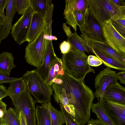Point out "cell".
<instances>
[{
  "instance_id": "37",
  "label": "cell",
  "mask_w": 125,
  "mask_h": 125,
  "mask_svg": "<svg viewBox=\"0 0 125 125\" xmlns=\"http://www.w3.org/2000/svg\"><path fill=\"white\" fill-rule=\"evenodd\" d=\"M7 105L2 101H0V118H2L7 110Z\"/></svg>"
},
{
  "instance_id": "18",
  "label": "cell",
  "mask_w": 125,
  "mask_h": 125,
  "mask_svg": "<svg viewBox=\"0 0 125 125\" xmlns=\"http://www.w3.org/2000/svg\"><path fill=\"white\" fill-rule=\"evenodd\" d=\"M80 35L90 46L99 49L119 61L125 63V56L115 50L106 42H100L83 36L81 34Z\"/></svg>"
},
{
  "instance_id": "33",
  "label": "cell",
  "mask_w": 125,
  "mask_h": 125,
  "mask_svg": "<svg viewBox=\"0 0 125 125\" xmlns=\"http://www.w3.org/2000/svg\"><path fill=\"white\" fill-rule=\"evenodd\" d=\"M87 61L88 64L93 66H97L103 63L102 61L96 56L90 55L88 57Z\"/></svg>"
},
{
  "instance_id": "8",
  "label": "cell",
  "mask_w": 125,
  "mask_h": 125,
  "mask_svg": "<svg viewBox=\"0 0 125 125\" xmlns=\"http://www.w3.org/2000/svg\"><path fill=\"white\" fill-rule=\"evenodd\" d=\"M32 14L30 8L22 15L12 26L10 34L19 45L27 41Z\"/></svg>"
},
{
  "instance_id": "44",
  "label": "cell",
  "mask_w": 125,
  "mask_h": 125,
  "mask_svg": "<svg viewBox=\"0 0 125 125\" xmlns=\"http://www.w3.org/2000/svg\"><path fill=\"white\" fill-rule=\"evenodd\" d=\"M6 90V88L4 85L0 84V92H2Z\"/></svg>"
},
{
  "instance_id": "40",
  "label": "cell",
  "mask_w": 125,
  "mask_h": 125,
  "mask_svg": "<svg viewBox=\"0 0 125 125\" xmlns=\"http://www.w3.org/2000/svg\"><path fill=\"white\" fill-rule=\"evenodd\" d=\"M46 33L44 35V37L46 40L48 41H52L53 40H57V38L54 36L52 35H49L46 34Z\"/></svg>"
},
{
  "instance_id": "20",
  "label": "cell",
  "mask_w": 125,
  "mask_h": 125,
  "mask_svg": "<svg viewBox=\"0 0 125 125\" xmlns=\"http://www.w3.org/2000/svg\"><path fill=\"white\" fill-rule=\"evenodd\" d=\"M65 70L62 59L55 57L51 66L46 82L51 86L54 81L64 73Z\"/></svg>"
},
{
  "instance_id": "26",
  "label": "cell",
  "mask_w": 125,
  "mask_h": 125,
  "mask_svg": "<svg viewBox=\"0 0 125 125\" xmlns=\"http://www.w3.org/2000/svg\"><path fill=\"white\" fill-rule=\"evenodd\" d=\"M2 120L4 125H21L19 114L11 107L6 110L2 117Z\"/></svg>"
},
{
  "instance_id": "24",
  "label": "cell",
  "mask_w": 125,
  "mask_h": 125,
  "mask_svg": "<svg viewBox=\"0 0 125 125\" xmlns=\"http://www.w3.org/2000/svg\"><path fill=\"white\" fill-rule=\"evenodd\" d=\"M35 113L36 125H52L49 111L42 104L40 106H36Z\"/></svg>"
},
{
  "instance_id": "41",
  "label": "cell",
  "mask_w": 125,
  "mask_h": 125,
  "mask_svg": "<svg viewBox=\"0 0 125 125\" xmlns=\"http://www.w3.org/2000/svg\"><path fill=\"white\" fill-rule=\"evenodd\" d=\"M114 2L117 5L121 6H125V0H113Z\"/></svg>"
},
{
  "instance_id": "39",
  "label": "cell",
  "mask_w": 125,
  "mask_h": 125,
  "mask_svg": "<svg viewBox=\"0 0 125 125\" xmlns=\"http://www.w3.org/2000/svg\"><path fill=\"white\" fill-rule=\"evenodd\" d=\"M19 117L21 122V125H27L26 120L21 112L19 113Z\"/></svg>"
},
{
  "instance_id": "23",
  "label": "cell",
  "mask_w": 125,
  "mask_h": 125,
  "mask_svg": "<svg viewBox=\"0 0 125 125\" xmlns=\"http://www.w3.org/2000/svg\"><path fill=\"white\" fill-rule=\"evenodd\" d=\"M10 84L7 89L6 93L8 96L10 97L12 101L27 90L26 83L23 78Z\"/></svg>"
},
{
  "instance_id": "9",
  "label": "cell",
  "mask_w": 125,
  "mask_h": 125,
  "mask_svg": "<svg viewBox=\"0 0 125 125\" xmlns=\"http://www.w3.org/2000/svg\"><path fill=\"white\" fill-rule=\"evenodd\" d=\"M116 73V72L107 67L101 71L96 76L94 83L96 90L94 95L100 103L103 101L104 92L107 86L117 82L118 79Z\"/></svg>"
},
{
  "instance_id": "12",
  "label": "cell",
  "mask_w": 125,
  "mask_h": 125,
  "mask_svg": "<svg viewBox=\"0 0 125 125\" xmlns=\"http://www.w3.org/2000/svg\"><path fill=\"white\" fill-rule=\"evenodd\" d=\"M54 5L51 0H31V8L33 13H37L44 17L48 24V30L52 32V17Z\"/></svg>"
},
{
  "instance_id": "1",
  "label": "cell",
  "mask_w": 125,
  "mask_h": 125,
  "mask_svg": "<svg viewBox=\"0 0 125 125\" xmlns=\"http://www.w3.org/2000/svg\"><path fill=\"white\" fill-rule=\"evenodd\" d=\"M51 86L55 101L64 108L69 105L73 106L76 121L83 125L87 123L94 95L84 81L74 78L65 71Z\"/></svg>"
},
{
  "instance_id": "14",
  "label": "cell",
  "mask_w": 125,
  "mask_h": 125,
  "mask_svg": "<svg viewBox=\"0 0 125 125\" xmlns=\"http://www.w3.org/2000/svg\"><path fill=\"white\" fill-rule=\"evenodd\" d=\"M56 56L54 51L52 41H49L43 63L36 69L45 82H46L51 66Z\"/></svg>"
},
{
  "instance_id": "38",
  "label": "cell",
  "mask_w": 125,
  "mask_h": 125,
  "mask_svg": "<svg viewBox=\"0 0 125 125\" xmlns=\"http://www.w3.org/2000/svg\"><path fill=\"white\" fill-rule=\"evenodd\" d=\"M87 123L91 124L93 125H107L98 119L96 120L90 119Z\"/></svg>"
},
{
  "instance_id": "13",
  "label": "cell",
  "mask_w": 125,
  "mask_h": 125,
  "mask_svg": "<svg viewBox=\"0 0 125 125\" xmlns=\"http://www.w3.org/2000/svg\"><path fill=\"white\" fill-rule=\"evenodd\" d=\"M47 26V23L44 17L38 13H33L27 41L29 42L33 41Z\"/></svg>"
},
{
  "instance_id": "22",
  "label": "cell",
  "mask_w": 125,
  "mask_h": 125,
  "mask_svg": "<svg viewBox=\"0 0 125 125\" xmlns=\"http://www.w3.org/2000/svg\"><path fill=\"white\" fill-rule=\"evenodd\" d=\"M14 58L10 52H3L0 54V73L9 76L11 70L16 67Z\"/></svg>"
},
{
  "instance_id": "3",
  "label": "cell",
  "mask_w": 125,
  "mask_h": 125,
  "mask_svg": "<svg viewBox=\"0 0 125 125\" xmlns=\"http://www.w3.org/2000/svg\"><path fill=\"white\" fill-rule=\"evenodd\" d=\"M88 10L101 27L106 20L125 16V6H118L113 0H88Z\"/></svg>"
},
{
  "instance_id": "32",
  "label": "cell",
  "mask_w": 125,
  "mask_h": 125,
  "mask_svg": "<svg viewBox=\"0 0 125 125\" xmlns=\"http://www.w3.org/2000/svg\"><path fill=\"white\" fill-rule=\"evenodd\" d=\"M22 77L20 78L10 77L5 74L0 73V84H1L9 83L21 80Z\"/></svg>"
},
{
  "instance_id": "15",
  "label": "cell",
  "mask_w": 125,
  "mask_h": 125,
  "mask_svg": "<svg viewBox=\"0 0 125 125\" xmlns=\"http://www.w3.org/2000/svg\"><path fill=\"white\" fill-rule=\"evenodd\" d=\"M103 99L125 104V88L117 82L110 84L106 88Z\"/></svg>"
},
{
  "instance_id": "5",
  "label": "cell",
  "mask_w": 125,
  "mask_h": 125,
  "mask_svg": "<svg viewBox=\"0 0 125 125\" xmlns=\"http://www.w3.org/2000/svg\"><path fill=\"white\" fill-rule=\"evenodd\" d=\"M48 26L43 30L33 41L28 42L25 49V58L30 65L37 68L42 63L49 41L44 35L48 34Z\"/></svg>"
},
{
  "instance_id": "31",
  "label": "cell",
  "mask_w": 125,
  "mask_h": 125,
  "mask_svg": "<svg viewBox=\"0 0 125 125\" xmlns=\"http://www.w3.org/2000/svg\"><path fill=\"white\" fill-rule=\"evenodd\" d=\"M59 105L61 111L64 116L66 125H83L78 123L72 115L66 111L61 104Z\"/></svg>"
},
{
  "instance_id": "6",
  "label": "cell",
  "mask_w": 125,
  "mask_h": 125,
  "mask_svg": "<svg viewBox=\"0 0 125 125\" xmlns=\"http://www.w3.org/2000/svg\"><path fill=\"white\" fill-rule=\"evenodd\" d=\"M12 102L17 112H22L27 125H36L35 105L36 102L28 89Z\"/></svg>"
},
{
  "instance_id": "17",
  "label": "cell",
  "mask_w": 125,
  "mask_h": 125,
  "mask_svg": "<svg viewBox=\"0 0 125 125\" xmlns=\"http://www.w3.org/2000/svg\"><path fill=\"white\" fill-rule=\"evenodd\" d=\"M89 12L80 9H75L64 14L66 23L72 26L75 32L77 26H82L85 23V17Z\"/></svg>"
},
{
  "instance_id": "16",
  "label": "cell",
  "mask_w": 125,
  "mask_h": 125,
  "mask_svg": "<svg viewBox=\"0 0 125 125\" xmlns=\"http://www.w3.org/2000/svg\"><path fill=\"white\" fill-rule=\"evenodd\" d=\"M89 46L91 48L92 52L99 58L107 67L120 71H125V63L119 61L99 49Z\"/></svg>"
},
{
  "instance_id": "42",
  "label": "cell",
  "mask_w": 125,
  "mask_h": 125,
  "mask_svg": "<svg viewBox=\"0 0 125 125\" xmlns=\"http://www.w3.org/2000/svg\"><path fill=\"white\" fill-rule=\"evenodd\" d=\"M6 16L5 15L0 14V26H3L5 23Z\"/></svg>"
},
{
  "instance_id": "45",
  "label": "cell",
  "mask_w": 125,
  "mask_h": 125,
  "mask_svg": "<svg viewBox=\"0 0 125 125\" xmlns=\"http://www.w3.org/2000/svg\"><path fill=\"white\" fill-rule=\"evenodd\" d=\"M2 26H0V44L1 43V42L2 40L1 39V34H2Z\"/></svg>"
},
{
  "instance_id": "21",
  "label": "cell",
  "mask_w": 125,
  "mask_h": 125,
  "mask_svg": "<svg viewBox=\"0 0 125 125\" xmlns=\"http://www.w3.org/2000/svg\"><path fill=\"white\" fill-rule=\"evenodd\" d=\"M67 41L72 46V49L79 51L83 53L86 52L89 53L92 52L91 47L81 36L78 35L76 32L73 33L67 36Z\"/></svg>"
},
{
  "instance_id": "29",
  "label": "cell",
  "mask_w": 125,
  "mask_h": 125,
  "mask_svg": "<svg viewBox=\"0 0 125 125\" xmlns=\"http://www.w3.org/2000/svg\"><path fill=\"white\" fill-rule=\"evenodd\" d=\"M115 28L125 38V16L115 19H110Z\"/></svg>"
},
{
  "instance_id": "34",
  "label": "cell",
  "mask_w": 125,
  "mask_h": 125,
  "mask_svg": "<svg viewBox=\"0 0 125 125\" xmlns=\"http://www.w3.org/2000/svg\"><path fill=\"white\" fill-rule=\"evenodd\" d=\"M60 48L63 54L66 53L72 49L71 45L68 41H64L60 44Z\"/></svg>"
},
{
  "instance_id": "19",
  "label": "cell",
  "mask_w": 125,
  "mask_h": 125,
  "mask_svg": "<svg viewBox=\"0 0 125 125\" xmlns=\"http://www.w3.org/2000/svg\"><path fill=\"white\" fill-rule=\"evenodd\" d=\"M5 23L2 26L1 39L6 38L10 32L12 27V23L14 16L16 12L15 0H9L6 7Z\"/></svg>"
},
{
  "instance_id": "11",
  "label": "cell",
  "mask_w": 125,
  "mask_h": 125,
  "mask_svg": "<svg viewBox=\"0 0 125 125\" xmlns=\"http://www.w3.org/2000/svg\"><path fill=\"white\" fill-rule=\"evenodd\" d=\"M100 103L115 125H125V104L104 99Z\"/></svg>"
},
{
  "instance_id": "4",
  "label": "cell",
  "mask_w": 125,
  "mask_h": 125,
  "mask_svg": "<svg viewBox=\"0 0 125 125\" xmlns=\"http://www.w3.org/2000/svg\"><path fill=\"white\" fill-rule=\"evenodd\" d=\"M28 90L36 102L41 104L50 102L53 90L51 86L45 82L36 69L27 71L22 77Z\"/></svg>"
},
{
  "instance_id": "36",
  "label": "cell",
  "mask_w": 125,
  "mask_h": 125,
  "mask_svg": "<svg viewBox=\"0 0 125 125\" xmlns=\"http://www.w3.org/2000/svg\"><path fill=\"white\" fill-rule=\"evenodd\" d=\"M9 0H0V14L5 15L4 9L6 8Z\"/></svg>"
},
{
  "instance_id": "30",
  "label": "cell",
  "mask_w": 125,
  "mask_h": 125,
  "mask_svg": "<svg viewBox=\"0 0 125 125\" xmlns=\"http://www.w3.org/2000/svg\"><path fill=\"white\" fill-rule=\"evenodd\" d=\"M15 3L19 14L23 15L31 7V0H15Z\"/></svg>"
},
{
  "instance_id": "43",
  "label": "cell",
  "mask_w": 125,
  "mask_h": 125,
  "mask_svg": "<svg viewBox=\"0 0 125 125\" xmlns=\"http://www.w3.org/2000/svg\"><path fill=\"white\" fill-rule=\"evenodd\" d=\"M6 90L0 92V101H2V98L8 96L6 93Z\"/></svg>"
},
{
  "instance_id": "35",
  "label": "cell",
  "mask_w": 125,
  "mask_h": 125,
  "mask_svg": "<svg viewBox=\"0 0 125 125\" xmlns=\"http://www.w3.org/2000/svg\"><path fill=\"white\" fill-rule=\"evenodd\" d=\"M117 78L119 80L120 83L125 84V71H123L116 73Z\"/></svg>"
},
{
  "instance_id": "28",
  "label": "cell",
  "mask_w": 125,
  "mask_h": 125,
  "mask_svg": "<svg viewBox=\"0 0 125 125\" xmlns=\"http://www.w3.org/2000/svg\"><path fill=\"white\" fill-rule=\"evenodd\" d=\"M63 14L76 9L88 10V0H66Z\"/></svg>"
},
{
  "instance_id": "10",
  "label": "cell",
  "mask_w": 125,
  "mask_h": 125,
  "mask_svg": "<svg viewBox=\"0 0 125 125\" xmlns=\"http://www.w3.org/2000/svg\"><path fill=\"white\" fill-rule=\"evenodd\" d=\"M78 27L82 36L97 41L106 42L101 26L89 12L85 16V23Z\"/></svg>"
},
{
  "instance_id": "47",
  "label": "cell",
  "mask_w": 125,
  "mask_h": 125,
  "mask_svg": "<svg viewBox=\"0 0 125 125\" xmlns=\"http://www.w3.org/2000/svg\"><path fill=\"white\" fill-rule=\"evenodd\" d=\"M87 125H93L91 124H88Z\"/></svg>"
},
{
  "instance_id": "25",
  "label": "cell",
  "mask_w": 125,
  "mask_h": 125,
  "mask_svg": "<svg viewBox=\"0 0 125 125\" xmlns=\"http://www.w3.org/2000/svg\"><path fill=\"white\" fill-rule=\"evenodd\" d=\"M49 110L50 114L52 125H62L66 123L63 114L61 111L55 109L50 102L42 104Z\"/></svg>"
},
{
  "instance_id": "2",
  "label": "cell",
  "mask_w": 125,
  "mask_h": 125,
  "mask_svg": "<svg viewBox=\"0 0 125 125\" xmlns=\"http://www.w3.org/2000/svg\"><path fill=\"white\" fill-rule=\"evenodd\" d=\"M88 57L85 53L72 49L63 54L62 59L65 71L74 78L84 81L87 74L95 73L88 63Z\"/></svg>"
},
{
  "instance_id": "27",
  "label": "cell",
  "mask_w": 125,
  "mask_h": 125,
  "mask_svg": "<svg viewBox=\"0 0 125 125\" xmlns=\"http://www.w3.org/2000/svg\"><path fill=\"white\" fill-rule=\"evenodd\" d=\"M92 112L96 115L98 119L107 125H115L109 118L98 102L93 104L91 107Z\"/></svg>"
},
{
  "instance_id": "46",
  "label": "cell",
  "mask_w": 125,
  "mask_h": 125,
  "mask_svg": "<svg viewBox=\"0 0 125 125\" xmlns=\"http://www.w3.org/2000/svg\"><path fill=\"white\" fill-rule=\"evenodd\" d=\"M2 125V118H0V125Z\"/></svg>"
},
{
  "instance_id": "7",
  "label": "cell",
  "mask_w": 125,
  "mask_h": 125,
  "mask_svg": "<svg viewBox=\"0 0 125 125\" xmlns=\"http://www.w3.org/2000/svg\"><path fill=\"white\" fill-rule=\"evenodd\" d=\"M101 27L107 44L116 52L125 56V38L115 28L110 20L104 22Z\"/></svg>"
}]
</instances>
